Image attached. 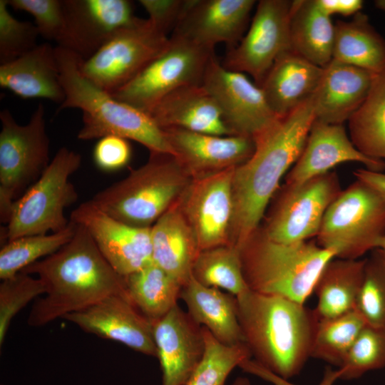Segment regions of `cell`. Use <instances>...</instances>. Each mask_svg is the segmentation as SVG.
Listing matches in <instances>:
<instances>
[{
	"label": "cell",
	"mask_w": 385,
	"mask_h": 385,
	"mask_svg": "<svg viewBox=\"0 0 385 385\" xmlns=\"http://www.w3.org/2000/svg\"><path fill=\"white\" fill-rule=\"evenodd\" d=\"M21 272L36 275L45 287L27 324L42 327L113 294L129 297L124 277L107 262L87 230L76 224L72 238L58 250Z\"/></svg>",
	"instance_id": "1"
},
{
	"label": "cell",
	"mask_w": 385,
	"mask_h": 385,
	"mask_svg": "<svg viewBox=\"0 0 385 385\" xmlns=\"http://www.w3.org/2000/svg\"><path fill=\"white\" fill-rule=\"evenodd\" d=\"M312 96L256 139L252 156L234 170L230 244L238 249L260 226L282 178L302 153L315 120Z\"/></svg>",
	"instance_id": "2"
},
{
	"label": "cell",
	"mask_w": 385,
	"mask_h": 385,
	"mask_svg": "<svg viewBox=\"0 0 385 385\" xmlns=\"http://www.w3.org/2000/svg\"><path fill=\"white\" fill-rule=\"evenodd\" d=\"M244 344L256 362L290 379L311 357L319 323L304 304L247 289L235 296Z\"/></svg>",
	"instance_id": "3"
},
{
	"label": "cell",
	"mask_w": 385,
	"mask_h": 385,
	"mask_svg": "<svg viewBox=\"0 0 385 385\" xmlns=\"http://www.w3.org/2000/svg\"><path fill=\"white\" fill-rule=\"evenodd\" d=\"M65 100L57 111L78 108L83 125L77 138L81 140L117 135L135 140L150 152L175 155L164 131L146 113L117 100L82 73L83 60L74 51L55 47Z\"/></svg>",
	"instance_id": "4"
},
{
	"label": "cell",
	"mask_w": 385,
	"mask_h": 385,
	"mask_svg": "<svg viewBox=\"0 0 385 385\" xmlns=\"http://www.w3.org/2000/svg\"><path fill=\"white\" fill-rule=\"evenodd\" d=\"M248 289L304 304L335 253L308 240L285 244L270 239L260 226L239 249Z\"/></svg>",
	"instance_id": "5"
},
{
	"label": "cell",
	"mask_w": 385,
	"mask_h": 385,
	"mask_svg": "<svg viewBox=\"0 0 385 385\" xmlns=\"http://www.w3.org/2000/svg\"><path fill=\"white\" fill-rule=\"evenodd\" d=\"M192 180L171 154L150 152L148 160L90 200L113 217L138 227H150L175 204Z\"/></svg>",
	"instance_id": "6"
},
{
	"label": "cell",
	"mask_w": 385,
	"mask_h": 385,
	"mask_svg": "<svg viewBox=\"0 0 385 385\" xmlns=\"http://www.w3.org/2000/svg\"><path fill=\"white\" fill-rule=\"evenodd\" d=\"M81 155L66 147L58 150L40 178L14 202L11 219L1 227V242L33 235L58 232L69 223L64 210L78 198L69 180L81 166Z\"/></svg>",
	"instance_id": "7"
},
{
	"label": "cell",
	"mask_w": 385,
	"mask_h": 385,
	"mask_svg": "<svg viewBox=\"0 0 385 385\" xmlns=\"http://www.w3.org/2000/svg\"><path fill=\"white\" fill-rule=\"evenodd\" d=\"M384 235L385 200L355 179L330 205L315 238L336 257L357 260L376 249Z\"/></svg>",
	"instance_id": "8"
},
{
	"label": "cell",
	"mask_w": 385,
	"mask_h": 385,
	"mask_svg": "<svg viewBox=\"0 0 385 385\" xmlns=\"http://www.w3.org/2000/svg\"><path fill=\"white\" fill-rule=\"evenodd\" d=\"M0 220L7 224L15 201L48 166L50 140L41 103L25 125L6 109L0 112Z\"/></svg>",
	"instance_id": "9"
},
{
	"label": "cell",
	"mask_w": 385,
	"mask_h": 385,
	"mask_svg": "<svg viewBox=\"0 0 385 385\" xmlns=\"http://www.w3.org/2000/svg\"><path fill=\"white\" fill-rule=\"evenodd\" d=\"M336 171L284 184L272 197L261 227L271 240L291 244L316 237L324 216L342 192Z\"/></svg>",
	"instance_id": "10"
},
{
	"label": "cell",
	"mask_w": 385,
	"mask_h": 385,
	"mask_svg": "<svg viewBox=\"0 0 385 385\" xmlns=\"http://www.w3.org/2000/svg\"><path fill=\"white\" fill-rule=\"evenodd\" d=\"M214 51L171 35L167 49L113 97L146 113L170 92L188 85L202 84Z\"/></svg>",
	"instance_id": "11"
},
{
	"label": "cell",
	"mask_w": 385,
	"mask_h": 385,
	"mask_svg": "<svg viewBox=\"0 0 385 385\" xmlns=\"http://www.w3.org/2000/svg\"><path fill=\"white\" fill-rule=\"evenodd\" d=\"M170 37L148 19H138L83 60V74L98 87L113 93L135 77L168 48Z\"/></svg>",
	"instance_id": "12"
},
{
	"label": "cell",
	"mask_w": 385,
	"mask_h": 385,
	"mask_svg": "<svg viewBox=\"0 0 385 385\" xmlns=\"http://www.w3.org/2000/svg\"><path fill=\"white\" fill-rule=\"evenodd\" d=\"M202 84L234 135L255 140L280 118L269 106L260 86L245 73L225 68L215 55L207 64Z\"/></svg>",
	"instance_id": "13"
},
{
	"label": "cell",
	"mask_w": 385,
	"mask_h": 385,
	"mask_svg": "<svg viewBox=\"0 0 385 385\" xmlns=\"http://www.w3.org/2000/svg\"><path fill=\"white\" fill-rule=\"evenodd\" d=\"M292 2L260 1L248 31L229 50L222 65L228 70L250 74L260 86L277 57L290 48Z\"/></svg>",
	"instance_id": "14"
},
{
	"label": "cell",
	"mask_w": 385,
	"mask_h": 385,
	"mask_svg": "<svg viewBox=\"0 0 385 385\" xmlns=\"http://www.w3.org/2000/svg\"><path fill=\"white\" fill-rule=\"evenodd\" d=\"M235 168L192 179L179 199L200 251L230 245Z\"/></svg>",
	"instance_id": "15"
},
{
	"label": "cell",
	"mask_w": 385,
	"mask_h": 385,
	"mask_svg": "<svg viewBox=\"0 0 385 385\" xmlns=\"http://www.w3.org/2000/svg\"><path fill=\"white\" fill-rule=\"evenodd\" d=\"M69 220L87 230L107 262L123 277L153 262L150 227H134L121 222L91 200L75 208Z\"/></svg>",
	"instance_id": "16"
},
{
	"label": "cell",
	"mask_w": 385,
	"mask_h": 385,
	"mask_svg": "<svg viewBox=\"0 0 385 385\" xmlns=\"http://www.w3.org/2000/svg\"><path fill=\"white\" fill-rule=\"evenodd\" d=\"M62 319L87 333L156 357L153 323L138 310L129 297L111 295Z\"/></svg>",
	"instance_id": "17"
},
{
	"label": "cell",
	"mask_w": 385,
	"mask_h": 385,
	"mask_svg": "<svg viewBox=\"0 0 385 385\" xmlns=\"http://www.w3.org/2000/svg\"><path fill=\"white\" fill-rule=\"evenodd\" d=\"M163 130L175 157L192 179L236 168L255 150V140L246 136H220L177 128Z\"/></svg>",
	"instance_id": "18"
},
{
	"label": "cell",
	"mask_w": 385,
	"mask_h": 385,
	"mask_svg": "<svg viewBox=\"0 0 385 385\" xmlns=\"http://www.w3.org/2000/svg\"><path fill=\"white\" fill-rule=\"evenodd\" d=\"M153 333L162 385H185L204 354L202 327L176 304L153 322Z\"/></svg>",
	"instance_id": "19"
},
{
	"label": "cell",
	"mask_w": 385,
	"mask_h": 385,
	"mask_svg": "<svg viewBox=\"0 0 385 385\" xmlns=\"http://www.w3.org/2000/svg\"><path fill=\"white\" fill-rule=\"evenodd\" d=\"M255 4L254 0H191L172 35L210 51L220 43L234 47Z\"/></svg>",
	"instance_id": "20"
},
{
	"label": "cell",
	"mask_w": 385,
	"mask_h": 385,
	"mask_svg": "<svg viewBox=\"0 0 385 385\" xmlns=\"http://www.w3.org/2000/svg\"><path fill=\"white\" fill-rule=\"evenodd\" d=\"M71 51L83 60L139 18L127 0H63Z\"/></svg>",
	"instance_id": "21"
},
{
	"label": "cell",
	"mask_w": 385,
	"mask_h": 385,
	"mask_svg": "<svg viewBox=\"0 0 385 385\" xmlns=\"http://www.w3.org/2000/svg\"><path fill=\"white\" fill-rule=\"evenodd\" d=\"M346 162L362 163L365 168L383 172L385 162L360 153L347 135L344 124L314 120L299 158L285 177L286 184H298L329 173Z\"/></svg>",
	"instance_id": "22"
},
{
	"label": "cell",
	"mask_w": 385,
	"mask_h": 385,
	"mask_svg": "<svg viewBox=\"0 0 385 385\" xmlns=\"http://www.w3.org/2000/svg\"><path fill=\"white\" fill-rule=\"evenodd\" d=\"M374 75L332 59L323 68L312 96L315 119L331 124L348 121L366 99Z\"/></svg>",
	"instance_id": "23"
},
{
	"label": "cell",
	"mask_w": 385,
	"mask_h": 385,
	"mask_svg": "<svg viewBox=\"0 0 385 385\" xmlns=\"http://www.w3.org/2000/svg\"><path fill=\"white\" fill-rule=\"evenodd\" d=\"M162 130L182 128L196 133L234 135L202 84L188 85L168 93L148 113Z\"/></svg>",
	"instance_id": "24"
},
{
	"label": "cell",
	"mask_w": 385,
	"mask_h": 385,
	"mask_svg": "<svg viewBox=\"0 0 385 385\" xmlns=\"http://www.w3.org/2000/svg\"><path fill=\"white\" fill-rule=\"evenodd\" d=\"M0 86L24 99L43 98L61 105L65 93L55 47L41 43L22 56L0 65Z\"/></svg>",
	"instance_id": "25"
},
{
	"label": "cell",
	"mask_w": 385,
	"mask_h": 385,
	"mask_svg": "<svg viewBox=\"0 0 385 385\" xmlns=\"http://www.w3.org/2000/svg\"><path fill=\"white\" fill-rule=\"evenodd\" d=\"M322 73L323 68L289 48L277 57L260 87L272 111L282 118L314 95Z\"/></svg>",
	"instance_id": "26"
},
{
	"label": "cell",
	"mask_w": 385,
	"mask_h": 385,
	"mask_svg": "<svg viewBox=\"0 0 385 385\" xmlns=\"http://www.w3.org/2000/svg\"><path fill=\"white\" fill-rule=\"evenodd\" d=\"M150 237L153 262L183 287L200 251L179 200L150 227Z\"/></svg>",
	"instance_id": "27"
},
{
	"label": "cell",
	"mask_w": 385,
	"mask_h": 385,
	"mask_svg": "<svg viewBox=\"0 0 385 385\" xmlns=\"http://www.w3.org/2000/svg\"><path fill=\"white\" fill-rule=\"evenodd\" d=\"M180 298L192 319L220 343L227 346L244 344L235 296L202 285L192 275L183 286Z\"/></svg>",
	"instance_id": "28"
},
{
	"label": "cell",
	"mask_w": 385,
	"mask_h": 385,
	"mask_svg": "<svg viewBox=\"0 0 385 385\" xmlns=\"http://www.w3.org/2000/svg\"><path fill=\"white\" fill-rule=\"evenodd\" d=\"M366 259L334 257L323 268L314 287L319 320L334 318L356 309Z\"/></svg>",
	"instance_id": "29"
},
{
	"label": "cell",
	"mask_w": 385,
	"mask_h": 385,
	"mask_svg": "<svg viewBox=\"0 0 385 385\" xmlns=\"http://www.w3.org/2000/svg\"><path fill=\"white\" fill-rule=\"evenodd\" d=\"M334 25L316 0L292 2L289 21L290 49L324 68L332 60Z\"/></svg>",
	"instance_id": "30"
},
{
	"label": "cell",
	"mask_w": 385,
	"mask_h": 385,
	"mask_svg": "<svg viewBox=\"0 0 385 385\" xmlns=\"http://www.w3.org/2000/svg\"><path fill=\"white\" fill-rule=\"evenodd\" d=\"M332 59L376 73L385 68V39L365 14L334 24Z\"/></svg>",
	"instance_id": "31"
},
{
	"label": "cell",
	"mask_w": 385,
	"mask_h": 385,
	"mask_svg": "<svg viewBox=\"0 0 385 385\" xmlns=\"http://www.w3.org/2000/svg\"><path fill=\"white\" fill-rule=\"evenodd\" d=\"M348 127L360 153L385 162V68L374 73L368 95L348 120Z\"/></svg>",
	"instance_id": "32"
},
{
	"label": "cell",
	"mask_w": 385,
	"mask_h": 385,
	"mask_svg": "<svg viewBox=\"0 0 385 385\" xmlns=\"http://www.w3.org/2000/svg\"><path fill=\"white\" fill-rule=\"evenodd\" d=\"M124 278L132 302L152 323L178 304L181 284L153 262Z\"/></svg>",
	"instance_id": "33"
},
{
	"label": "cell",
	"mask_w": 385,
	"mask_h": 385,
	"mask_svg": "<svg viewBox=\"0 0 385 385\" xmlns=\"http://www.w3.org/2000/svg\"><path fill=\"white\" fill-rule=\"evenodd\" d=\"M192 275L202 285L226 290L234 296L248 289L240 250L231 245L200 251L193 264Z\"/></svg>",
	"instance_id": "34"
},
{
	"label": "cell",
	"mask_w": 385,
	"mask_h": 385,
	"mask_svg": "<svg viewBox=\"0 0 385 385\" xmlns=\"http://www.w3.org/2000/svg\"><path fill=\"white\" fill-rule=\"evenodd\" d=\"M76 224L69 220L58 232L26 235L8 241L0 250V278L14 276L25 267L45 258L66 245L73 236Z\"/></svg>",
	"instance_id": "35"
},
{
	"label": "cell",
	"mask_w": 385,
	"mask_h": 385,
	"mask_svg": "<svg viewBox=\"0 0 385 385\" xmlns=\"http://www.w3.org/2000/svg\"><path fill=\"white\" fill-rule=\"evenodd\" d=\"M366 325L356 309L334 318L319 320L311 357L339 367Z\"/></svg>",
	"instance_id": "36"
},
{
	"label": "cell",
	"mask_w": 385,
	"mask_h": 385,
	"mask_svg": "<svg viewBox=\"0 0 385 385\" xmlns=\"http://www.w3.org/2000/svg\"><path fill=\"white\" fill-rule=\"evenodd\" d=\"M205 351L200 364L185 385H225L229 375L245 360L251 359L245 344L227 346L202 327Z\"/></svg>",
	"instance_id": "37"
},
{
	"label": "cell",
	"mask_w": 385,
	"mask_h": 385,
	"mask_svg": "<svg viewBox=\"0 0 385 385\" xmlns=\"http://www.w3.org/2000/svg\"><path fill=\"white\" fill-rule=\"evenodd\" d=\"M364 274L356 309L366 324L385 329V257L376 248L365 258Z\"/></svg>",
	"instance_id": "38"
},
{
	"label": "cell",
	"mask_w": 385,
	"mask_h": 385,
	"mask_svg": "<svg viewBox=\"0 0 385 385\" xmlns=\"http://www.w3.org/2000/svg\"><path fill=\"white\" fill-rule=\"evenodd\" d=\"M385 366V329L366 324L338 367L339 379L351 380Z\"/></svg>",
	"instance_id": "39"
},
{
	"label": "cell",
	"mask_w": 385,
	"mask_h": 385,
	"mask_svg": "<svg viewBox=\"0 0 385 385\" xmlns=\"http://www.w3.org/2000/svg\"><path fill=\"white\" fill-rule=\"evenodd\" d=\"M44 293L45 287L41 280L23 272L2 279L0 284V346L4 342L13 318Z\"/></svg>",
	"instance_id": "40"
},
{
	"label": "cell",
	"mask_w": 385,
	"mask_h": 385,
	"mask_svg": "<svg viewBox=\"0 0 385 385\" xmlns=\"http://www.w3.org/2000/svg\"><path fill=\"white\" fill-rule=\"evenodd\" d=\"M15 10L34 18L40 36L54 41L58 46L71 49V38L63 0H7Z\"/></svg>",
	"instance_id": "41"
},
{
	"label": "cell",
	"mask_w": 385,
	"mask_h": 385,
	"mask_svg": "<svg viewBox=\"0 0 385 385\" xmlns=\"http://www.w3.org/2000/svg\"><path fill=\"white\" fill-rule=\"evenodd\" d=\"M7 0H0V63L11 62L36 48L40 36L35 25L19 21L9 11Z\"/></svg>",
	"instance_id": "42"
},
{
	"label": "cell",
	"mask_w": 385,
	"mask_h": 385,
	"mask_svg": "<svg viewBox=\"0 0 385 385\" xmlns=\"http://www.w3.org/2000/svg\"><path fill=\"white\" fill-rule=\"evenodd\" d=\"M128 140L117 135H107L98 139L93 153L97 168L105 172H113L125 167L131 157Z\"/></svg>",
	"instance_id": "43"
},
{
	"label": "cell",
	"mask_w": 385,
	"mask_h": 385,
	"mask_svg": "<svg viewBox=\"0 0 385 385\" xmlns=\"http://www.w3.org/2000/svg\"><path fill=\"white\" fill-rule=\"evenodd\" d=\"M191 0H140L139 3L148 14V19L168 34L174 30Z\"/></svg>",
	"instance_id": "44"
},
{
	"label": "cell",
	"mask_w": 385,
	"mask_h": 385,
	"mask_svg": "<svg viewBox=\"0 0 385 385\" xmlns=\"http://www.w3.org/2000/svg\"><path fill=\"white\" fill-rule=\"evenodd\" d=\"M239 368L244 372L256 376L272 385H297L274 374L252 359L243 361L239 365ZM338 379H339L338 369L327 367L318 385H334V382Z\"/></svg>",
	"instance_id": "45"
},
{
	"label": "cell",
	"mask_w": 385,
	"mask_h": 385,
	"mask_svg": "<svg viewBox=\"0 0 385 385\" xmlns=\"http://www.w3.org/2000/svg\"><path fill=\"white\" fill-rule=\"evenodd\" d=\"M319 8L328 16L340 14L344 16L360 12L364 1L361 0H316Z\"/></svg>",
	"instance_id": "46"
},
{
	"label": "cell",
	"mask_w": 385,
	"mask_h": 385,
	"mask_svg": "<svg viewBox=\"0 0 385 385\" xmlns=\"http://www.w3.org/2000/svg\"><path fill=\"white\" fill-rule=\"evenodd\" d=\"M354 175L356 179L374 188L385 200V173L359 168L354 172Z\"/></svg>",
	"instance_id": "47"
},
{
	"label": "cell",
	"mask_w": 385,
	"mask_h": 385,
	"mask_svg": "<svg viewBox=\"0 0 385 385\" xmlns=\"http://www.w3.org/2000/svg\"><path fill=\"white\" fill-rule=\"evenodd\" d=\"M232 385H251L248 378L240 376L235 379Z\"/></svg>",
	"instance_id": "48"
},
{
	"label": "cell",
	"mask_w": 385,
	"mask_h": 385,
	"mask_svg": "<svg viewBox=\"0 0 385 385\" xmlns=\"http://www.w3.org/2000/svg\"><path fill=\"white\" fill-rule=\"evenodd\" d=\"M376 248L381 250L385 257V235L382 236L378 241Z\"/></svg>",
	"instance_id": "49"
},
{
	"label": "cell",
	"mask_w": 385,
	"mask_h": 385,
	"mask_svg": "<svg viewBox=\"0 0 385 385\" xmlns=\"http://www.w3.org/2000/svg\"><path fill=\"white\" fill-rule=\"evenodd\" d=\"M374 4L377 9L385 12V0H376Z\"/></svg>",
	"instance_id": "50"
}]
</instances>
